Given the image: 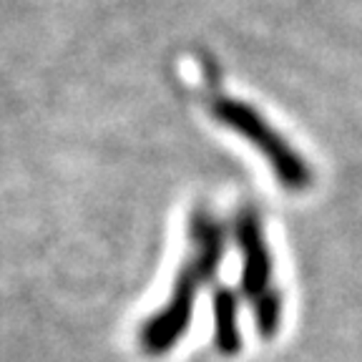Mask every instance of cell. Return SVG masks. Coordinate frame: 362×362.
Returning <instances> with one entry per match:
<instances>
[{
  "instance_id": "obj_1",
  "label": "cell",
  "mask_w": 362,
  "mask_h": 362,
  "mask_svg": "<svg viewBox=\"0 0 362 362\" xmlns=\"http://www.w3.org/2000/svg\"><path fill=\"white\" fill-rule=\"evenodd\" d=\"M224 226L211 211L197 209L189 221V255L176 274L174 289L156 315L139 329V345L148 355H164L187 334L192 325L197 292L214 277L224 257Z\"/></svg>"
},
{
  "instance_id": "obj_2",
  "label": "cell",
  "mask_w": 362,
  "mask_h": 362,
  "mask_svg": "<svg viewBox=\"0 0 362 362\" xmlns=\"http://www.w3.org/2000/svg\"><path fill=\"white\" fill-rule=\"evenodd\" d=\"M211 113L219 124L232 129L242 139H247L259 153H264L267 164L274 171L284 189L289 192H305L312 184V169L300 153L294 151L284 136L272 129L269 121L257 111L255 106L239 101V98L216 96L211 101Z\"/></svg>"
},
{
  "instance_id": "obj_3",
  "label": "cell",
  "mask_w": 362,
  "mask_h": 362,
  "mask_svg": "<svg viewBox=\"0 0 362 362\" xmlns=\"http://www.w3.org/2000/svg\"><path fill=\"white\" fill-rule=\"evenodd\" d=\"M234 239L242 252V292L249 302H257L272 292V255L255 209H242L237 214Z\"/></svg>"
},
{
  "instance_id": "obj_4",
  "label": "cell",
  "mask_w": 362,
  "mask_h": 362,
  "mask_svg": "<svg viewBox=\"0 0 362 362\" xmlns=\"http://www.w3.org/2000/svg\"><path fill=\"white\" fill-rule=\"evenodd\" d=\"M214 345L224 355H237L242 347V332H239V300L229 287L214 289Z\"/></svg>"
}]
</instances>
